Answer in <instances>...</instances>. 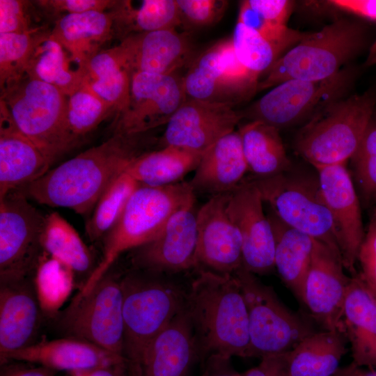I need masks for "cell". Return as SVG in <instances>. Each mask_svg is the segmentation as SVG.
<instances>
[{
  "instance_id": "cell-1",
  "label": "cell",
  "mask_w": 376,
  "mask_h": 376,
  "mask_svg": "<svg viewBox=\"0 0 376 376\" xmlns=\"http://www.w3.org/2000/svg\"><path fill=\"white\" fill-rule=\"evenodd\" d=\"M149 132H113L105 141L25 187L26 194L42 205L70 208L81 214L90 212L111 182L156 143Z\"/></svg>"
},
{
  "instance_id": "cell-2",
  "label": "cell",
  "mask_w": 376,
  "mask_h": 376,
  "mask_svg": "<svg viewBox=\"0 0 376 376\" xmlns=\"http://www.w3.org/2000/svg\"><path fill=\"white\" fill-rule=\"evenodd\" d=\"M185 309L200 358L212 354L248 357V311L234 274L201 269L186 292Z\"/></svg>"
},
{
  "instance_id": "cell-3",
  "label": "cell",
  "mask_w": 376,
  "mask_h": 376,
  "mask_svg": "<svg viewBox=\"0 0 376 376\" xmlns=\"http://www.w3.org/2000/svg\"><path fill=\"white\" fill-rule=\"evenodd\" d=\"M189 182L164 187L139 185L130 196L118 221L106 235L103 256L74 299L90 292L123 253L155 239L171 216L195 201Z\"/></svg>"
},
{
  "instance_id": "cell-4",
  "label": "cell",
  "mask_w": 376,
  "mask_h": 376,
  "mask_svg": "<svg viewBox=\"0 0 376 376\" xmlns=\"http://www.w3.org/2000/svg\"><path fill=\"white\" fill-rule=\"evenodd\" d=\"M143 272L120 279L123 357L129 376H139L147 347L185 305L186 292L178 285L160 278L159 274Z\"/></svg>"
},
{
  "instance_id": "cell-5",
  "label": "cell",
  "mask_w": 376,
  "mask_h": 376,
  "mask_svg": "<svg viewBox=\"0 0 376 376\" xmlns=\"http://www.w3.org/2000/svg\"><path fill=\"white\" fill-rule=\"evenodd\" d=\"M375 106L374 92L329 102L300 129L296 151L315 169L346 163L357 150Z\"/></svg>"
},
{
  "instance_id": "cell-6",
  "label": "cell",
  "mask_w": 376,
  "mask_h": 376,
  "mask_svg": "<svg viewBox=\"0 0 376 376\" xmlns=\"http://www.w3.org/2000/svg\"><path fill=\"white\" fill-rule=\"evenodd\" d=\"M367 29L363 24L339 19L318 32L307 33L269 69L257 91L290 79L321 81L340 71L365 47Z\"/></svg>"
},
{
  "instance_id": "cell-7",
  "label": "cell",
  "mask_w": 376,
  "mask_h": 376,
  "mask_svg": "<svg viewBox=\"0 0 376 376\" xmlns=\"http://www.w3.org/2000/svg\"><path fill=\"white\" fill-rule=\"evenodd\" d=\"M18 130L53 162L78 142L67 120L68 96L56 87L25 77L1 94Z\"/></svg>"
},
{
  "instance_id": "cell-8",
  "label": "cell",
  "mask_w": 376,
  "mask_h": 376,
  "mask_svg": "<svg viewBox=\"0 0 376 376\" xmlns=\"http://www.w3.org/2000/svg\"><path fill=\"white\" fill-rule=\"evenodd\" d=\"M246 301L250 344L248 357L288 352L318 331L313 319L286 306L273 288L262 283L243 265L234 274Z\"/></svg>"
},
{
  "instance_id": "cell-9",
  "label": "cell",
  "mask_w": 376,
  "mask_h": 376,
  "mask_svg": "<svg viewBox=\"0 0 376 376\" xmlns=\"http://www.w3.org/2000/svg\"><path fill=\"white\" fill-rule=\"evenodd\" d=\"M264 203L285 224L341 255L334 221L321 192L318 173L295 171L250 178ZM342 256V255H341ZM343 259V258H342Z\"/></svg>"
},
{
  "instance_id": "cell-10",
  "label": "cell",
  "mask_w": 376,
  "mask_h": 376,
  "mask_svg": "<svg viewBox=\"0 0 376 376\" xmlns=\"http://www.w3.org/2000/svg\"><path fill=\"white\" fill-rule=\"evenodd\" d=\"M120 279L107 272L86 295L72 299L55 318L57 328L65 336L88 341L124 357Z\"/></svg>"
},
{
  "instance_id": "cell-11",
  "label": "cell",
  "mask_w": 376,
  "mask_h": 376,
  "mask_svg": "<svg viewBox=\"0 0 376 376\" xmlns=\"http://www.w3.org/2000/svg\"><path fill=\"white\" fill-rule=\"evenodd\" d=\"M45 217L25 194L0 198V280L29 276L44 253L40 239Z\"/></svg>"
},
{
  "instance_id": "cell-12",
  "label": "cell",
  "mask_w": 376,
  "mask_h": 376,
  "mask_svg": "<svg viewBox=\"0 0 376 376\" xmlns=\"http://www.w3.org/2000/svg\"><path fill=\"white\" fill-rule=\"evenodd\" d=\"M182 81L188 98L234 105L256 91L258 84L237 59L230 38L202 53Z\"/></svg>"
},
{
  "instance_id": "cell-13",
  "label": "cell",
  "mask_w": 376,
  "mask_h": 376,
  "mask_svg": "<svg viewBox=\"0 0 376 376\" xmlns=\"http://www.w3.org/2000/svg\"><path fill=\"white\" fill-rule=\"evenodd\" d=\"M351 75L339 72L321 81L290 79L272 88L246 113L251 120H259L280 130L309 119L346 87Z\"/></svg>"
},
{
  "instance_id": "cell-14",
  "label": "cell",
  "mask_w": 376,
  "mask_h": 376,
  "mask_svg": "<svg viewBox=\"0 0 376 376\" xmlns=\"http://www.w3.org/2000/svg\"><path fill=\"white\" fill-rule=\"evenodd\" d=\"M187 98L182 78L174 73L134 72L127 107L116 117L113 132L143 133L166 125Z\"/></svg>"
},
{
  "instance_id": "cell-15",
  "label": "cell",
  "mask_w": 376,
  "mask_h": 376,
  "mask_svg": "<svg viewBox=\"0 0 376 376\" xmlns=\"http://www.w3.org/2000/svg\"><path fill=\"white\" fill-rule=\"evenodd\" d=\"M344 268L340 253L314 240L301 302L322 330L345 331L343 307L351 277L345 274Z\"/></svg>"
},
{
  "instance_id": "cell-16",
  "label": "cell",
  "mask_w": 376,
  "mask_h": 376,
  "mask_svg": "<svg viewBox=\"0 0 376 376\" xmlns=\"http://www.w3.org/2000/svg\"><path fill=\"white\" fill-rule=\"evenodd\" d=\"M229 103L187 98L166 125L159 146H173L203 154L234 132L243 118Z\"/></svg>"
},
{
  "instance_id": "cell-17",
  "label": "cell",
  "mask_w": 376,
  "mask_h": 376,
  "mask_svg": "<svg viewBox=\"0 0 376 376\" xmlns=\"http://www.w3.org/2000/svg\"><path fill=\"white\" fill-rule=\"evenodd\" d=\"M195 201L175 211L158 235L133 250L134 269L155 274L178 272L196 267L198 240Z\"/></svg>"
},
{
  "instance_id": "cell-18",
  "label": "cell",
  "mask_w": 376,
  "mask_h": 376,
  "mask_svg": "<svg viewBox=\"0 0 376 376\" xmlns=\"http://www.w3.org/2000/svg\"><path fill=\"white\" fill-rule=\"evenodd\" d=\"M325 203L331 213L343 263L352 276L365 236L361 203L346 163L315 169Z\"/></svg>"
},
{
  "instance_id": "cell-19",
  "label": "cell",
  "mask_w": 376,
  "mask_h": 376,
  "mask_svg": "<svg viewBox=\"0 0 376 376\" xmlns=\"http://www.w3.org/2000/svg\"><path fill=\"white\" fill-rule=\"evenodd\" d=\"M263 204L250 178H245L229 194L228 212L241 235L242 265L259 275L274 269V235Z\"/></svg>"
},
{
  "instance_id": "cell-20",
  "label": "cell",
  "mask_w": 376,
  "mask_h": 376,
  "mask_svg": "<svg viewBox=\"0 0 376 376\" xmlns=\"http://www.w3.org/2000/svg\"><path fill=\"white\" fill-rule=\"evenodd\" d=\"M229 194L211 196L197 212L196 267L233 274L242 266L241 235L228 212Z\"/></svg>"
},
{
  "instance_id": "cell-21",
  "label": "cell",
  "mask_w": 376,
  "mask_h": 376,
  "mask_svg": "<svg viewBox=\"0 0 376 376\" xmlns=\"http://www.w3.org/2000/svg\"><path fill=\"white\" fill-rule=\"evenodd\" d=\"M43 317L33 279L0 280V357L36 343Z\"/></svg>"
},
{
  "instance_id": "cell-22",
  "label": "cell",
  "mask_w": 376,
  "mask_h": 376,
  "mask_svg": "<svg viewBox=\"0 0 376 376\" xmlns=\"http://www.w3.org/2000/svg\"><path fill=\"white\" fill-rule=\"evenodd\" d=\"M12 361L69 373L97 367L127 366L125 358L120 355L88 341L67 336L36 342L0 357L1 366Z\"/></svg>"
},
{
  "instance_id": "cell-23",
  "label": "cell",
  "mask_w": 376,
  "mask_h": 376,
  "mask_svg": "<svg viewBox=\"0 0 376 376\" xmlns=\"http://www.w3.org/2000/svg\"><path fill=\"white\" fill-rule=\"evenodd\" d=\"M52 164L18 130L0 102V198L40 178Z\"/></svg>"
},
{
  "instance_id": "cell-24",
  "label": "cell",
  "mask_w": 376,
  "mask_h": 376,
  "mask_svg": "<svg viewBox=\"0 0 376 376\" xmlns=\"http://www.w3.org/2000/svg\"><path fill=\"white\" fill-rule=\"evenodd\" d=\"M200 358L185 308L147 347L139 376H189Z\"/></svg>"
},
{
  "instance_id": "cell-25",
  "label": "cell",
  "mask_w": 376,
  "mask_h": 376,
  "mask_svg": "<svg viewBox=\"0 0 376 376\" xmlns=\"http://www.w3.org/2000/svg\"><path fill=\"white\" fill-rule=\"evenodd\" d=\"M249 171L239 132H233L205 150L189 184L194 193L212 196L230 192Z\"/></svg>"
},
{
  "instance_id": "cell-26",
  "label": "cell",
  "mask_w": 376,
  "mask_h": 376,
  "mask_svg": "<svg viewBox=\"0 0 376 376\" xmlns=\"http://www.w3.org/2000/svg\"><path fill=\"white\" fill-rule=\"evenodd\" d=\"M126 51L132 73L173 74L190 54L185 36L175 29H164L132 35L120 42Z\"/></svg>"
},
{
  "instance_id": "cell-27",
  "label": "cell",
  "mask_w": 376,
  "mask_h": 376,
  "mask_svg": "<svg viewBox=\"0 0 376 376\" xmlns=\"http://www.w3.org/2000/svg\"><path fill=\"white\" fill-rule=\"evenodd\" d=\"M343 322L352 363L376 368V300L359 273L347 287Z\"/></svg>"
},
{
  "instance_id": "cell-28",
  "label": "cell",
  "mask_w": 376,
  "mask_h": 376,
  "mask_svg": "<svg viewBox=\"0 0 376 376\" xmlns=\"http://www.w3.org/2000/svg\"><path fill=\"white\" fill-rule=\"evenodd\" d=\"M51 33L84 69L101 46L115 37L113 15L110 10L66 15L55 21Z\"/></svg>"
},
{
  "instance_id": "cell-29",
  "label": "cell",
  "mask_w": 376,
  "mask_h": 376,
  "mask_svg": "<svg viewBox=\"0 0 376 376\" xmlns=\"http://www.w3.org/2000/svg\"><path fill=\"white\" fill-rule=\"evenodd\" d=\"M84 84L113 109L117 117L127 108L132 69L123 45L103 49L84 68Z\"/></svg>"
},
{
  "instance_id": "cell-30",
  "label": "cell",
  "mask_w": 376,
  "mask_h": 376,
  "mask_svg": "<svg viewBox=\"0 0 376 376\" xmlns=\"http://www.w3.org/2000/svg\"><path fill=\"white\" fill-rule=\"evenodd\" d=\"M349 343L341 330L316 331L285 353L289 376H332Z\"/></svg>"
},
{
  "instance_id": "cell-31",
  "label": "cell",
  "mask_w": 376,
  "mask_h": 376,
  "mask_svg": "<svg viewBox=\"0 0 376 376\" xmlns=\"http://www.w3.org/2000/svg\"><path fill=\"white\" fill-rule=\"evenodd\" d=\"M267 215L275 240L274 269L284 284L301 302L314 239L285 224L270 210Z\"/></svg>"
},
{
  "instance_id": "cell-32",
  "label": "cell",
  "mask_w": 376,
  "mask_h": 376,
  "mask_svg": "<svg viewBox=\"0 0 376 376\" xmlns=\"http://www.w3.org/2000/svg\"><path fill=\"white\" fill-rule=\"evenodd\" d=\"M26 77L52 85L69 96L83 85L84 71L49 30L31 56Z\"/></svg>"
},
{
  "instance_id": "cell-33",
  "label": "cell",
  "mask_w": 376,
  "mask_h": 376,
  "mask_svg": "<svg viewBox=\"0 0 376 376\" xmlns=\"http://www.w3.org/2000/svg\"><path fill=\"white\" fill-rule=\"evenodd\" d=\"M238 132L248 170L253 177H270L292 169L279 129L262 121L251 120Z\"/></svg>"
},
{
  "instance_id": "cell-34",
  "label": "cell",
  "mask_w": 376,
  "mask_h": 376,
  "mask_svg": "<svg viewBox=\"0 0 376 376\" xmlns=\"http://www.w3.org/2000/svg\"><path fill=\"white\" fill-rule=\"evenodd\" d=\"M202 155L173 146L160 147L136 157L125 171L141 185H171L195 171Z\"/></svg>"
},
{
  "instance_id": "cell-35",
  "label": "cell",
  "mask_w": 376,
  "mask_h": 376,
  "mask_svg": "<svg viewBox=\"0 0 376 376\" xmlns=\"http://www.w3.org/2000/svg\"><path fill=\"white\" fill-rule=\"evenodd\" d=\"M113 15L115 36L127 37L182 24L176 0H118L109 10Z\"/></svg>"
},
{
  "instance_id": "cell-36",
  "label": "cell",
  "mask_w": 376,
  "mask_h": 376,
  "mask_svg": "<svg viewBox=\"0 0 376 376\" xmlns=\"http://www.w3.org/2000/svg\"><path fill=\"white\" fill-rule=\"evenodd\" d=\"M292 3L286 0H246L241 3L237 20L254 29L272 43L286 49L306 33L286 25Z\"/></svg>"
},
{
  "instance_id": "cell-37",
  "label": "cell",
  "mask_w": 376,
  "mask_h": 376,
  "mask_svg": "<svg viewBox=\"0 0 376 376\" xmlns=\"http://www.w3.org/2000/svg\"><path fill=\"white\" fill-rule=\"evenodd\" d=\"M40 242L45 253L67 265L75 273L90 272L91 274L93 271L91 251L77 230L58 212L45 217Z\"/></svg>"
},
{
  "instance_id": "cell-38",
  "label": "cell",
  "mask_w": 376,
  "mask_h": 376,
  "mask_svg": "<svg viewBox=\"0 0 376 376\" xmlns=\"http://www.w3.org/2000/svg\"><path fill=\"white\" fill-rule=\"evenodd\" d=\"M74 271L43 253L35 270L33 284L44 317L55 318L74 287Z\"/></svg>"
},
{
  "instance_id": "cell-39",
  "label": "cell",
  "mask_w": 376,
  "mask_h": 376,
  "mask_svg": "<svg viewBox=\"0 0 376 376\" xmlns=\"http://www.w3.org/2000/svg\"><path fill=\"white\" fill-rule=\"evenodd\" d=\"M48 31L39 26L26 33L0 34L1 94L18 84L26 77L31 56Z\"/></svg>"
},
{
  "instance_id": "cell-40",
  "label": "cell",
  "mask_w": 376,
  "mask_h": 376,
  "mask_svg": "<svg viewBox=\"0 0 376 376\" xmlns=\"http://www.w3.org/2000/svg\"><path fill=\"white\" fill-rule=\"evenodd\" d=\"M139 185L125 171L111 182L97 202L86 225V234L91 242L99 240L110 231Z\"/></svg>"
},
{
  "instance_id": "cell-41",
  "label": "cell",
  "mask_w": 376,
  "mask_h": 376,
  "mask_svg": "<svg viewBox=\"0 0 376 376\" xmlns=\"http://www.w3.org/2000/svg\"><path fill=\"white\" fill-rule=\"evenodd\" d=\"M230 39L237 59L256 79L272 66L285 50L239 21Z\"/></svg>"
},
{
  "instance_id": "cell-42",
  "label": "cell",
  "mask_w": 376,
  "mask_h": 376,
  "mask_svg": "<svg viewBox=\"0 0 376 376\" xmlns=\"http://www.w3.org/2000/svg\"><path fill=\"white\" fill-rule=\"evenodd\" d=\"M112 113V107L84 84L68 96V125L78 141Z\"/></svg>"
},
{
  "instance_id": "cell-43",
  "label": "cell",
  "mask_w": 376,
  "mask_h": 376,
  "mask_svg": "<svg viewBox=\"0 0 376 376\" xmlns=\"http://www.w3.org/2000/svg\"><path fill=\"white\" fill-rule=\"evenodd\" d=\"M359 198L369 209L376 207V113L374 112L362 139L350 158Z\"/></svg>"
},
{
  "instance_id": "cell-44",
  "label": "cell",
  "mask_w": 376,
  "mask_h": 376,
  "mask_svg": "<svg viewBox=\"0 0 376 376\" xmlns=\"http://www.w3.org/2000/svg\"><path fill=\"white\" fill-rule=\"evenodd\" d=\"M180 18L196 26H209L219 21L228 4L225 0H176Z\"/></svg>"
},
{
  "instance_id": "cell-45",
  "label": "cell",
  "mask_w": 376,
  "mask_h": 376,
  "mask_svg": "<svg viewBox=\"0 0 376 376\" xmlns=\"http://www.w3.org/2000/svg\"><path fill=\"white\" fill-rule=\"evenodd\" d=\"M369 222L359 250L360 277L376 300V207L369 209Z\"/></svg>"
},
{
  "instance_id": "cell-46",
  "label": "cell",
  "mask_w": 376,
  "mask_h": 376,
  "mask_svg": "<svg viewBox=\"0 0 376 376\" xmlns=\"http://www.w3.org/2000/svg\"><path fill=\"white\" fill-rule=\"evenodd\" d=\"M31 4L29 1L0 0V34L26 33L38 27L32 25Z\"/></svg>"
},
{
  "instance_id": "cell-47",
  "label": "cell",
  "mask_w": 376,
  "mask_h": 376,
  "mask_svg": "<svg viewBox=\"0 0 376 376\" xmlns=\"http://www.w3.org/2000/svg\"><path fill=\"white\" fill-rule=\"evenodd\" d=\"M33 2L44 13L57 20L70 14L109 10L116 0H38Z\"/></svg>"
},
{
  "instance_id": "cell-48",
  "label": "cell",
  "mask_w": 376,
  "mask_h": 376,
  "mask_svg": "<svg viewBox=\"0 0 376 376\" xmlns=\"http://www.w3.org/2000/svg\"><path fill=\"white\" fill-rule=\"evenodd\" d=\"M242 376H289L285 353L261 358L258 366L246 370Z\"/></svg>"
},
{
  "instance_id": "cell-49",
  "label": "cell",
  "mask_w": 376,
  "mask_h": 376,
  "mask_svg": "<svg viewBox=\"0 0 376 376\" xmlns=\"http://www.w3.org/2000/svg\"><path fill=\"white\" fill-rule=\"evenodd\" d=\"M230 357L212 354L205 359L204 368L199 376H242L233 366Z\"/></svg>"
},
{
  "instance_id": "cell-50",
  "label": "cell",
  "mask_w": 376,
  "mask_h": 376,
  "mask_svg": "<svg viewBox=\"0 0 376 376\" xmlns=\"http://www.w3.org/2000/svg\"><path fill=\"white\" fill-rule=\"evenodd\" d=\"M0 376H55L57 371L42 366L6 363L1 366Z\"/></svg>"
},
{
  "instance_id": "cell-51",
  "label": "cell",
  "mask_w": 376,
  "mask_h": 376,
  "mask_svg": "<svg viewBox=\"0 0 376 376\" xmlns=\"http://www.w3.org/2000/svg\"><path fill=\"white\" fill-rule=\"evenodd\" d=\"M329 2L357 15L376 20V0H334Z\"/></svg>"
},
{
  "instance_id": "cell-52",
  "label": "cell",
  "mask_w": 376,
  "mask_h": 376,
  "mask_svg": "<svg viewBox=\"0 0 376 376\" xmlns=\"http://www.w3.org/2000/svg\"><path fill=\"white\" fill-rule=\"evenodd\" d=\"M70 376H129L126 364L97 367L69 373Z\"/></svg>"
},
{
  "instance_id": "cell-53",
  "label": "cell",
  "mask_w": 376,
  "mask_h": 376,
  "mask_svg": "<svg viewBox=\"0 0 376 376\" xmlns=\"http://www.w3.org/2000/svg\"><path fill=\"white\" fill-rule=\"evenodd\" d=\"M332 376H376V368L359 366L351 362L339 367Z\"/></svg>"
}]
</instances>
